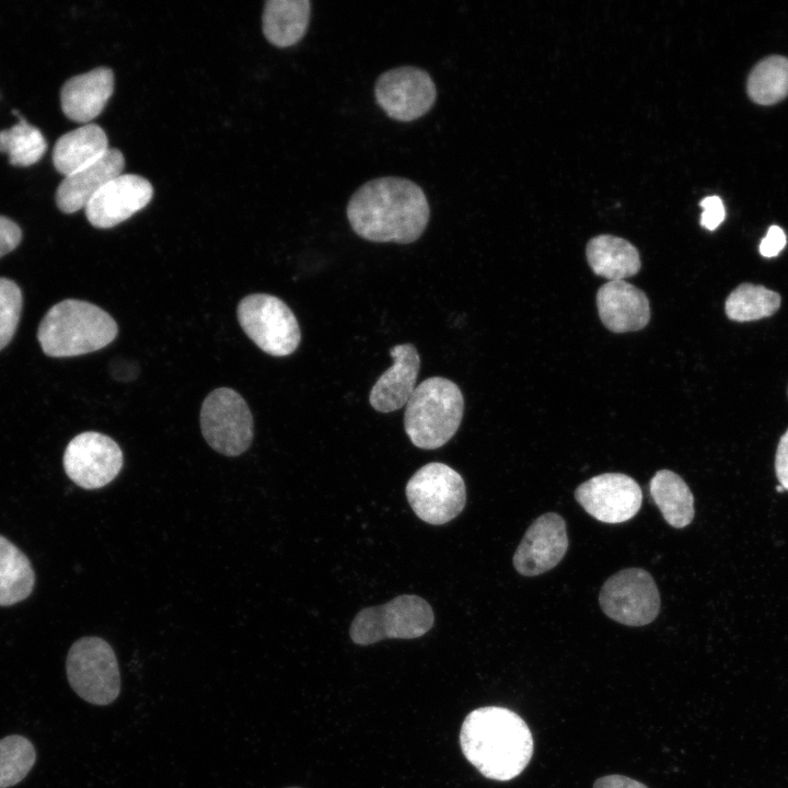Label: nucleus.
<instances>
[{
	"mask_svg": "<svg viewBox=\"0 0 788 788\" xmlns=\"http://www.w3.org/2000/svg\"><path fill=\"white\" fill-rule=\"evenodd\" d=\"M20 120L9 129L0 131V152L9 155L12 165L30 166L40 160L47 142L39 129L30 125L19 113Z\"/></svg>",
	"mask_w": 788,
	"mask_h": 788,
	"instance_id": "obj_27",
	"label": "nucleus"
},
{
	"mask_svg": "<svg viewBox=\"0 0 788 788\" xmlns=\"http://www.w3.org/2000/svg\"><path fill=\"white\" fill-rule=\"evenodd\" d=\"M593 788H648L645 784L623 775H607L598 778Z\"/></svg>",
	"mask_w": 788,
	"mask_h": 788,
	"instance_id": "obj_34",
	"label": "nucleus"
},
{
	"mask_svg": "<svg viewBox=\"0 0 788 788\" xmlns=\"http://www.w3.org/2000/svg\"><path fill=\"white\" fill-rule=\"evenodd\" d=\"M405 493L415 514L432 525L453 520L466 502L464 479L440 462L420 467L407 482Z\"/></svg>",
	"mask_w": 788,
	"mask_h": 788,
	"instance_id": "obj_8",
	"label": "nucleus"
},
{
	"mask_svg": "<svg viewBox=\"0 0 788 788\" xmlns=\"http://www.w3.org/2000/svg\"><path fill=\"white\" fill-rule=\"evenodd\" d=\"M780 306V296L764 286L741 283L726 300V314L735 322H749L773 315Z\"/></svg>",
	"mask_w": 788,
	"mask_h": 788,
	"instance_id": "obj_26",
	"label": "nucleus"
},
{
	"mask_svg": "<svg viewBox=\"0 0 788 788\" xmlns=\"http://www.w3.org/2000/svg\"><path fill=\"white\" fill-rule=\"evenodd\" d=\"M237 320L245 334L264 352L283 357L294 352L301 340L299 323L279 298L254 293L237 305Z\"/></svg>",
	"mask_w": 788,
	"mask_h": 788,
	"instance_id": "obj_7",
	"label": "nucleus"
},
{
	"mask_svg": "<svg viewBox=\"0 0 788 788\" xmlns=\"http://www.w3.org/2000/svg\"><path fill=\"white\" fill-rule=\"evenodd\" d=\"M200 427L207 443L227 456L242 454L253 441L252 413L244 398L229 387L216 389L205 398Z\"/></svg>",
	"mask_w": 788,
	"mask_h": 788,
	"instance_id": "obj_9",
	"label": "nucleus"
},
{
	"mask_svg": "<svg viewBox=\"0 0 788 788\" xmlns=\"http://www.w3.org/2000/svg\"><path fill=\"white\" fill-rule=\"evenodd\" d=\"M287 788H300V787H287Z\"/></svg>",
	"mask_w": 788,
	"mask_h": 788,
	"instance_id": "obj_36",
	"label": "nucleus"
},
{
	"mask_svg": "<svg viewBox=\"0 0 788 788\" xmlns=\"http://www.w3.org/2000/svg\"><path fill=\"white\" fill-rule=\"evenodd\" d=\"M354 232L370 242L409 244L429 222L430 209L416 183L396 176L371 179L360 186L347 205Z\"/></svg>",
	"mask_w": 788,
	"mask_h": 788,
	"instance_id": "obj_1",
	"label": "nucleus"
},
{
	"mask_svg": "<svg viewBox=\"0 0 788 788\" xmlns=\"http://www.w3.org/2000/svg\"><path fill=\"white\" fill-rule=\"evenodd\" d=\"M434 614L430 604L415 594L398 595L385 604L357 613L349 635L357 645H371L385 638L412 639L431 629Z\"/></svg>",
	"mask_w": 788,
	"mask_h": 788,
	"instance_id": "obj_5",
	"label": "nucleus"
},
{
	"mask_svg": "<svg viewBox=\"0 0 788 788\" xmlns=\"http://www.w3.org/2000/svg\"><path fill=\"white\" fill-rule=\"evenodd\" d=\"M787 243L784 230L778 225H772L760 244V253L764 257L777 256Z\"/></svg>",
	"mask_w": 788,
	"mask_h": 788,
	"instance_id": "obj_32",
	"label": "nucleus"
},
{
	"mask_svg": "<svg viewBox=\"0 0 788 788\" xmlns=\"http://www.w3.org/2000/svg\"><path fill=\"white\" fill-rule=\"evenodd\" d=\"M34 583L35 573L26 555L0 535V606L25 600Z\"/></svg>",
	"mask_w": 788,
	"mask_h": 788,
	"instance_id": "obj_24",
	"label": "nucleus"
},
{
	"mask_svg": "<svg viewBox=\"0 0 788 788\" xmlns=\"http://www.w3.org/2000/svg\"><path fill=\"white\" fill-rule=\"evenodd\" d=\"M153 196L151 183L136 174H120L105 184L84 207L89 222L109 229L144 208Z\"/></svg>",
	"mask_w": 788,
	"mask_h": 788,
	"instance_id": "obj_15",
	"label": "nucleus"
},
{
	"mask_svg": "<svg viewBox=\"0 0 788 788\" xmlns=\"http://www.w3.org/2000/svg\"><path fill=\"white\" fill-rule=\"evenodd\" d=\"M586 253L593 273L610 281L624 280L640 269L638 251L622 237L598 235L589 241Z\"/></svg>",
	"mask_w": 788,
	"mask_h": 788,
	"instance_id": "obj_21",
	"label": "nucleus"
},
{
	"mask_svg": "<svg viewBox=\"0 0 788 788\" xmlns=\"http://www.w3.org/2000/svg\"><path fill=\"white\" fill-rule=\"evenodd\" d=\"M378 105L397 121H413L428 113L437 99L430 74L418 67L403 66L379 76L374 85Z\"/></svg>",
	"mask_w": 788,
	"mask_h": 788,
	"instance_id": "obj_11",
	"label": "nucleus"
},
{
	"mask_svg": "<svg viewBox=\"0 0 788 788\" xmlns=\"http://www.w3.org/2000/svg\"><path fill=\"white\" fill-rule=\"evenodd\" d=\"M703 212L700 224L707 230L717 229L725 220L726 210L722 200L718 196H708L700 201Z\"/></svg>",
	"mask_w": 788,
	"mask_h": 788,
	"instance_id": "obj_30",
	"label": "nucleus"
},
{
	"mask_svg": "<svg viewBox=\"0 0 788 788\" xmlns=\"http://www.w3.org/2000/svg\"><path fill=\"white\" fill-rule=\"evenodd\" d=\"M776 490H777L778 493L785 491V489H784L780 485L776 487Z\"/></svg>",
	"mask_w": 788,
	"mask_h": 788,
	"instance_id": "obj_35",
	"label": "nucleus"
},
{
	"mask_svg": "<svg viewBox=\"0 0 788 788\" xmlns=\"http://www.w3.org/2000/svg\"><path fill=\"white\" fill-rule=\"evenodd\" d=\"M63 468L68 477L84 489H97L109 484L123 467V452L108 436L85 431L76 436L63 453Z\"/></svg>",
	"mask_w": 788,
	"mask_h": 788,
	"instance_id": "obj_12",
	"label": "nucleus"
},
{
	"mask_svg": "<svg viewBox=\"0 0 788 788\" xmlns=\"http://www.w3.org/2000/svg\"><path fill=\"white\" fill-rule=\"evenodd\" d=\"M310 15L309 0H268L263 13L264 35L274 46H292L304 36Z\"/></svg>",
	"mask_w": 788,
	"mask_h": 788,
	"instance_id": "obj_22",
	"label": "nucleus"
},
{
	"mask_svg": "<svg viewBox=\"0 0 788 788\" xmlns=\"http://www.w3.org/2000/svg\"><path fill=\"white\" fill-rule=\"evenodd\" d=\"M463 412V394L453 381L428 378L416 386L406 404L405 432L415 447L438 449L456 433Z\"/></svg>",
	"mask_w": 788,
	"mask_h": 788,
	"instance_id": "obj_4",
	"label": "nucleus"
},
{
	"mask_svg": "<svg viewBox=\"0 0 788 788\" xmlns=\"http://www.w3.org/2000/svg\"><path fill=\"white\" fill-rule=\"evenodd\" d=\"M390 355L393 364L380 375L369 395L371 406L380 413L395 412L407 404L420 369V357L413 344L395 345Z\"/></svg>",
	"mask_w": 788,
	"mask_h": 788,
	"instance_id": "obj_16",
	"label": "nucleus"
},
{
	"mask_svg": "<svg viewBox=\"0 0 788 788\" xmlns=\"http://www.w3.org/2000/svg\"><path fill=\"white\" fill-rule=\"evenodd\" d=\"M567 549L566 522L558 513L548 512L526 530L513 555V566L522 576H538L557 566Z\"/></svg>",
	"mask_w": 788,
	"mask_h": 788,
	"instance_id": "obj_14",
	"label": "nucleus"
},
{
	"mask_svg": "<svg viewBox=\"0 0 788 788\" xmlns=\"http://www.w3.org/2000/svg\"><path fill=\"white\" fill-rule=\"evenodd\" d=\"M105 131L95 124H86L62 135L54 147L55 169L68 176L99 161L108 150Z\"/></svg>",
	"mask_w": 788,
	"mask_h": 788,
	"instance_id": "obj_20",
	"label": "nucleus"
},
{
	"mask_svg": "<svg viewBox=\"0 0 788 788\" xmlns=\"http://www.w3.org/2000/svg\"><path fill=\"white\" fill-rule=\"evenodd\" d=\"M114 92V73L99 67L70 78L60 91L63 114L71 120L89 123L101 114Z\"/></svg>",
	"mask_w": 788,
	"mask_h": 788,
	"instance_id": "obj_18",
	"label": "nucleus"
},
{
	"mask_svg": "<svg viewBox=\"0 0 788 788\" xmlns=\"http://www.w3.org/2000/svg\"><path fill=\"white\" fill-rule=\"evenodd\" d=\"M22 292L11 279L0 278V350L12 339L22 310Z\"/></svg>",
	"mask_w": 788,
	"mask_h": 788,
	"instance_id": "obj_29",
	"label": "nucleus"
},
{
	"mask_svg": "<svg viewBox=\"0 0 788 788\" xmlns=\"http://www.w3.org/2000/svg\"><path fill=\"white\" fill-rule=\"evenodd\" d=\"M649 490L669 525L682 529L693 521L694 496L680 475L669 470L658 471L650 480Z\"/></svg>",
	"mask_w": 788,
	"mask_h": 788,
	"instance_id": "obj_23",
	"label": "nucleus"
},
{
	"mask_svg": "<svg viewBox=\"0 0 788 788\" xmlns=\"http://www.w3.org/2000/svg\"><path fill=\"white\" fill-rule=\"evenodd\" d=\"M575 498L591 517L613 524L628 521L637 514L642 493L630 476L604 473L579 485Z\"/></svg>",
	"mask_w": 788,
	"mask_h": 788,
	"instance_id": "obj_13",
	"label": "nucleus"
},
{
	"mask_svg": "<svg viewBox=\"0 0 788 788\" xmlns=\"http://www.w3.org/2000/svg\"><path fill=\"white\" fill-rule=\"evenodd\" d=\"M36 760L32 742L23 735H9L0 740V788L20 783Z\"/></svg>",
	"mask_w": 788,
	"mask_h": 788,
	"instance_id": "obj_28",
	"label": "nucleus"
},
{
	"mask_svg": "<svg viewBox=\"0 0 788 788\" xmlns=\"http://www.w3.org/2000/svg\"><path fill=\"white\" fill-rule=\"evenodd\" d=\"M460 745L465 758L486 778L506 781L519 776L533 755V738L514 711L487 706L464 719Z\"/></svg>",
	"mask_w": 788,
	"mask_h": 788,
	"instance_id": "obj_2",
	"label": "nucleus"
},
{
	"mask_svg": "<svg viewBox=\"0 0 788 788\" xmlns=\"http://www.w3.org/2000/svg\"><path fill=\"white\" fill-rule=\"evenodd\" d=\"M114 318L86 301L67 299L44 315L37 339L47 356L73 357L100 350L117 336Z\"/></svg>",
	"mask_w": 788,
	"mask_h": 788,
	"instance_id": "obj_3",
	"label": "nucleus"
},
{
	"mask_svg": "<svg viewBox=\"0 0 788 788\" xmlns=\"http://www.w3.org/2000/svg\"><path fill=\"white\" fill-rule=\"evenodd\" d=\"M22 231L11 219L0 216V257L12 252L21 242Z\"/></svg>",
	"mask_w": 788,
	"mask_h": 788,
	"instance_id": "obj_31",
	"label": "nucleus"
},
{
	"mask_svg": "<svg viewBox=\"0 0 788 788\" xmlns=\"http://www.w3.org/2000/svg\"><path fill=\"white\" fill-rule=\"evenodd\" d=\"M750 99L761 105H772L788 95V58L770 56L761 60L748 79Z\"/></svg>",
	"mask_w": 788,
	"mask_h": 788,
	"instance_id": "obj_25",
	"label": "nucleus"
},
{
	"mask_svg": "<svg viewBox=\"0 0 788 788\" xmlns=\"http://www.w3.org/2000/svg\"><path fill=\"white\" fill-rule=\"evenodd\" d=\"M599 603L606 616L627 626L650 624L660 611L657 584L642 568H626L611 576L602 586Z\"/></svg>",
	"mask_w": 788,
	"mask_h": 788,
	"instance_id": "obj_10",
	"label": "nucleus"
},
{
	"mask_svg": "<svg viewBox=\"0 0 788 788\" xmlns=\"http://www.w3.org/2000/svg\"><path fill=\"white\" fill-rule=\"evenodd\" d=\"M596 305L602 323L614 333L639 331L650 320L648 298L625 280L604 283L598 291Z\"/></svg>",
	"mask_w": 788,
	"mask_h": 788,
	"instance_id": "obj_17",
	"label": "nucleus"
},
{
	"mask_svg": "<svg viewBox=\"0 0 788 788\" xmlns=\"http://www.w3.org/2000/svg\"><path fill=\"white\" fill-rule=\"evenodd\" d=\"M775 472L779 485L788 490V429L780 437L776 456H775Z\"/></svg>",
	"mask_w": 788,
	"mask_h": 788,
	"instance_id": "obj_33",
	"label": "nucleus"
},
{
	"mask_svg": "<svg viewBox=\"0 0 788 788\" xmlns=\"http://www.w3.org/2000/svg\"><path fill=\"white\" fill-rule=\"evenodd\" d=\"M124 166L123 153L108 149L95 163L65 176L56 190L57 207L65 213L84 208L105 184L121 174Z\"/></svg>",
	"mask_w": 788,
	"mask_h": 788,
	"instance_id": "obj_19",
	"label": "nucleus"
},
{
	"mask_svg": "<svg viewBox=\"0 0 788 788\" xmlns=\"http://www.w3.org/2000/svg\"><path fill=\"white\" fill-rule=\"evenodd\" d=\"M66 671L71 688L90 704L109 705L120 693L115 652L100 637H82L74 641L67 656Z\"/></svg>",
	"mask_w": 788,
	"mask_h": 788,
	"instance_id": "obj_6",
	"label": "nucleus"
}]
</instances>
